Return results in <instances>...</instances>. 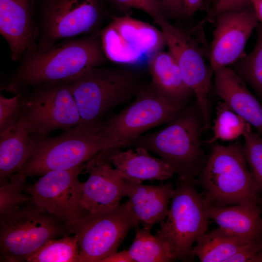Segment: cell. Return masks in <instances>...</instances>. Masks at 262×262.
<instances>
[{"label": "cell", "mask_w": 262, "mask_h": 262, "mask_svg": "<svg viewBox=\"0 0 262 262\" xmlns=\"http://www.w3.org/2000/svg\"><path fill=\"white\" fill-rule=\"evenodd\" d=\"M83 165L67 170L49 171L26 187V194L35 204L67 221L70 229L81 217L83 182L79 181L78 177Z\"/></svg>", "instance_id": "cell-14"}, {"label": "cell", "mask_w": 262, "mask_h": 262, "mask_svg": "<svg viewBox=\"0 0 262 262\" xmlns=\"http://www.w3.org/2000/svg\"><path fill=\"white\" fill-rule=\"evenodd\" d=\"M219 0H206L207 2H208V3L211 2H217Z\"/></svg>", "instance_id": "cell-38"}, {"label": "cell", "mask_w": 262, "mask_h": 262, "mask_svg": "<svg viewBox=\"0 0 262 262\" xmlns=\"http://www.w3.org/2000/svg\"><path fill=\"white\" fill-rule=\"evenodd\" d=\"M217 95L237 114L262 135V103L248 90L246 83L230 67L213 71Z\"/></svg>", "instance_id": "cell-19"}, {"label": "cell", "mask_w": 262, "mask_h": 262, "mask_svg": "<svg viewBox=\"0 0 262 262\" xmlns=\"http://www.w3.org/2000/svg\"><path fill=\"white\" fill-rule=\"evenodd\" d=\"M100 31L28 52L2 89L16 94L43 84L68 83L88 69L100 66L107 60L102 48Z\"/></svg>", "instance_id": "cell-1"}, {"label": "cell", "mask_w": 262, "mask_h": 262, "mask_svg": "<svg viewBox=\"0 0 262 262\" xmlns=\"http://www.w3.org/2000/svg\"><path fill=\"white\" fill-rule=\"evenodd\" d=\"M174 190L170 182L144 185L124 180V191L133 214L143 228L151 229L165 219Z\"/></svg>", "instance_id": "cell-18"}, {"label": "cell", "mask_w": 262, "mask_h": 262, "mask_svg": "<svg viewBox=\"0 0 262 262\" xmlns=\"http://www.w3.org/2000/svg\"><path fill=\"white\" fill-rule=\"evenodd\" d=\"M20 94L19 121L30 134L47 137L56 130H69L81 118L67 83L43 84Z\"/></svg>", "instance_id": "cell-10"}, {"label": "cell", "mask_w": 262, "mask_h": 262, "mask_svg": "<svg viewBox=\"0 0 262 262\" xmlns=\"http://www.w3.org/2000/svg\"><path fill=\"white\" fill-rule=\"evenodd\" d=\"M102 19L98 0H46L42 33L36 49H45L60 40L98 32Z\"/></svg>", "instance_id": "cell-13"}, {"label": "cell", "mask_w": 262, "mask_h": 262, "mask_svg": "<svg viewBox=\"0 0 262 262\" xmlns=\"http://www.w3.org/2000/svg\"><path fill=\"white\" fill-rule=\"evenodd\" d=\"M250 242L218 227L200 236L191 255L193 259L197 257L201 262H227Z\"/></svg>", "instance_id": "cell-24"}, {"label": "cell", "mask_w": 262, "mask_h": 262, "mask_svg": "<svg viewBox=\"0 0 262 262\" xmlns=\"http://www.w3.org/2000/svg\"><path fill=\"white\" fill-rule=\"evenodd\" d=\"M256 29L252 51L229 67L253 88L262 103V26L259 23Z\"/></svg>", "instance_id": "cell-27"}, {"label": "cell", "mask_w": 262, "mask_h": 262, "mask_svg": "<svg viewBox=\"0 0 262 262\" xmlns=\"http://www.w3.org/2000/svg\"><path fill=\"white\" fill-rule=\"evenodd\" d=\"M78 239L73 234L50 240L33 253L27 262H79Z\"/></svg>", "instance_id": "cell-26"}, {"label": "cell", "mask_w": 262, "mask_h": 262, "mask_svg": "<svg viewBox=\"0 0 262 262\" xmlns=\"http://www.w3.org/2000/svg\"><path fill=\"white\" fill-rule=\"evenodd\" d=\"M27 176L22 171L12 175L0 185V213L18 208L32 200L25 192Z\"/></svg>", "instance_id": "cell-29"}, {"label": "cell", "mask_w": 262, "mask_h": 262, "mask_svg": "<svg viewBox=\"0 0 262 262\" xmlns=\"http://www.w3.org/2000/svg\"><path fill=\"white\" fill-rule=\"evenodd\" d=\"M166 16L180 17L185 15L182 0H161Z\"/></svg>", "instance_id": "cell-34"}, {"label": "cell", "mask_w": 262, "mask_h": 262, "mask_svg": "<svg viewBox=\"0 0 262 262\" xmlns=\"http://www.w3.org/2000/svg\"><path fill=\"white\" fill-rule=\"evenodd\" d=\"M203 123L196 102L187 105L161 130L137 138L131 146L142 147L158 155L178 179L193 181L207 158L202 147Z\"/></svg>", "instance_id": "cell-2"}, {"label": "cell", "mask_w": 262, "mask_h": 262, "mask_svg": "<svg viewBox=\"0 0 262 262\" xmlns=\"http://www.w3.org/2000/svg\"><path fill=\"white\" fill-rule=\"evenodd\" d=\"M249 126L243 134L245 156L252 174L258 195L262 192V137Z\"/></svg>", "instance_id": "cell-30"}, {"label": "cell", "mask_w": 262, "mask_h": 262, "mask_svg": "<svg viewBox=\"0 0 262 262\" xmlns=\"http://www.w3.org/2000/svg\"><path fill=\"white\" fill-rule=\"evenodd\" d=\"M193 181L178 179L167 216L155 235L170 246L176 260L190 262L197 239L206 232L209 221L208 203Z\"/></svg>", "instance_id": "cell-9"}, {"label": "cell", "mask_w": 262, "mask_h": 262, "mask_svg": "<svg viewBox=\"0 0 262 262\" xmlns=\"http://www.w3.org/2000/svg\"><path fill=\"white\" fill-rule=\"evenodd\" d=\"M210 45V64L214 70L229 67L246 55V42L259 23L252 7L218 15Z\"/></svg>", "instance_id": "cell-16"}, {"label": "cell", "mask_w": 262, "mask_h": 262, "mask_svg": "<svg viewBox=\"0 0 262 262\" xmlns=\"http://www.w3.org/2000/svg\"><path fill=\"white\" fill-rule=\"evenodd\" d=\"M101 262H134L128 250L115 252L103 259Z\"/></svg>", "instance_id": "cell-35"}, {"label": "cell", "mask_w": 262, "mask_h": 262, "mask_svg": "<svg viewBox=\"0 0 262 262\" xmlns=\"http://www.w3.org/2000/svg\"><path fill=\"white\" fill-rule=\"evenodd\" d=\"M147 64L150 83L156 90L171 101L186 107L194 94L171 53L158 51L148 58Z\"/></svg>", "instance_id": "cell-21"}, {"label": "cell", "mask_w": 262, "mask_h": 262, "mask_svg": "<svg viewBox=\"0 0 262 262\" xmlns=\"http://www.w3.org/2000/svg\"><path fill=\"white\" fill-rule=\"evenodd\" d=\"M33 0H0V33L8 43L13 61L36 49Z\"/></svg>", "instance_id": "cell-17"}, {"label": "cell", "mask_w": 262, "mask_h": 262, "mask_svg": "<svg viewBox=\"0 0 262 262\" xmlns=\"http://www.w3.org/2000/svg\"><path fill=\"white\" fill-rule=\"evenodd\" d=\"M100 123H80L52 137L32 135L31 153L22 171L33 177L83 165L104 149Z\"/></svg>", "instance_id": "cell-6"}, {"label": "cell", "mask_w": 262, "mask_h": 262, "mask_svg": "<svg viewBox=\"0 0 262 262\" xmlns=\"http://www.w3.org/2000/svg\"><path fill=\"white\" fill-rule=\"evenodd\" d=\"M135 236L128 251L134 262H170L176 260L169 245L153 235L151 229L135 228Z\"/></svg>", "instance_id": "cell-25"}, {"label": "cell", "mask_w": 262, "mask_h": 262, "mask_svg": "<svg viewBox=\"0 0 262 262\" xmlns=\"http://www.w3.org/2000/svg\"><path fill=\"white\" fill-rule=\"evenodd\" d=\"M251 6L252 5L249 0H219L199 23L204 25L207 22L213 21L218 15L222 12L242 11Z\"/></svg>", "instance_id": "cell-33"}, {"label": "cell", "mask_w": 262, "mask_h": 262, "mask_svg": "<svg viewBox=\"0 0 262 262\" xmlns=\"http://www.w3.org/2000/svg\"><path fill=\"white\" fill-rule=\"evenodd\" d=\"M100 39L107 60L120 65L138 64L166 46L161 30L128 14L115 17Z\"/></svg>", "instance_id": "cell-12"}, {"label": "cell", "mask_w": 262, "mask_h": 262, "mask_svg": "<svg viewBox=\"0 0 262 262\" xmlns=\"http://www.w3.org/2000/svg\"><path fill=\"white\" fill-rule=\"evenodd\" d=\"M148 83L127 65L92 67L68 83L81 123L98 124L116 107L135 98Z\"/></svg>", "instance_id": "cell-3"}, {"label": "cell", "mask_w": 262, "mask_h": 262, "mask_svg": "<svg viewBox=\"0 0 262 262\" xmlns=\"http://www.w3.org/2000/svg\"><path fill=\"white\" fill-rule=\"evenodd\" d=\"M112 165L107 149L84 164L82 171L89 177L83 183L81 217L106 212L118 205L126 196L124 180Z\"/></svg>", "instance_id": "cell-15"}, {"label": "cell", "mask_w": 262, "mask_h": 262, "mask_svg": "<svg viewBox=\"0 0 262 262\" xmlns=\"http://www.w3.org/2000/svg\"><path fill=\"white\" fill-rule=\"evenodd\" d=\"M120 7L125 8H136L147 14L158 23L167 18L161 0H113Z\"/></svg>", "instance_id": "cell-32"}, {"label": "cell", "mask_w": 262, "mask_h": 262, "mask_svg": "<svg viewBox=\"0 0 262 262\" xmlns=\"http://www.w3.org/2000/svg\"><path fill=\"white\" fill-rule=\"evenodd\" d=\"M185 15L193 16L202 6L203 0H182Z\"/></svg>", "instance_id": "cell-36"}, {"label": "cell", "mask_w": 262, "mask_h": 262, "mask_svg": "<svg viewBox=\"0 0 262 262\" xmlns=\"http://www.w3.org/2000/svg\"><path fill=\"white\" fill-rule=\"evenodd\" d=\"M107 149L112 165L125 180L139 183L144 180L163 182L175 175L166 163L150 155L145 148L137 147L125 151L118 148Z\"/></svg>", "instance_id": "cell-20"}, {"label": "cell", "mask_w": 262, "mask_h": 262, "mask_svg": "<svg viewBox=\"0 0 262 262\" xmlns=\"http://www.w3.org/2000/svg\"><path fill=\"white\" fill-rule=\"evenodd\" d=\"M184 107L162 96L150 82L130 104L100 123L104 149L131 146L144 132L167 124Z\"/></svg>", "instance_id": "cell-8"}, {"label": "cell", "mask_w": 262, "mask_h": 262, "mask_svg": "<svg viewBox=\"0 0 262 262\" xmlns=\"http://www.w3.org/2000/svg\"><path fill=\"white\" fill-rule=\"evenodd\" d=\"M32 135L21 122L0 133V185L22 171L31 151Z\"/></svg>", "instance_id": "cell-23"}, {"label": "cell", "mask_w": 262, "mask_h": 262, "mask_svg": "<svg viewBox=\"0 0 262 262\" xmlns=\"http://www.w3.org/2000/svg\"><path fill=\"white\" fill-rule=\"evenodd\" d=\"M70 234L67 221L32 200L0 213V262H26L48 241Z\"/></svg>", "instance_id": "cell-5"}, {"label": "cell", "mask_w": 262, "mask_h": 262, "mask_svg": "<svg viewBox=\"0 0 262 262\" xmlns=\"http://www.w3.org/2000/svg\"><path fill=\"white\" fill-rule=\"evenodd\" d=\"M216 110V117L213 126V136L208 141V143H213L217 140H235L243 135L246 129L251 125L223 101L218 103Z\"/></svg>", "instance_id": "cell-28"}, {"label": "cell", "mask_w": 262, "mask_h": 262, "mask_svg": "<svg viewBox=\"0 0 262 262\" xmlns=\"http://www.w3.org/2000/svg\"><path fill=\"white\" fill-rule=\"evenodd\" d=\"M207 213L218 227L232 235L251 242L262 238V217L258 203L208 204Z\"/></svg>", "instance_id": "cell-22"}, {"label": "cell", "mask_w": 262, "mask_h": 262, "mask_svg": "<svg viewBox=\"0 0 262 262\" xmlns=\"http://www.w3.org/2000/svg\"><path fill=\"white\" fill-rule=\"evenodd\" d=\"M255 11L256 16L262 26V0H249Z\"/></svg>", "instance_id": "cell-37"}, {"label": "cell", "mask_w": 262, "mask_h": 262, "mask_svg": "<svg viewBox=\"0 0 262 262\" xmlns=\"http://www.w3.org/2000/svg\"><path fill=\"white\" fill-rule=\"evenodd\" d=\"M194 182L203 190L209 205L225 206L261 201L243 145L239 141L227 146H214Z\"/></svg>", "instance_id": "cell-4"}, {"label": "cell", "mask_w": 262, "mask_h": 262, "mask_svg": "<svg viewBox=\"0 0 262 262\" xmlns=\"http://www.w3.org/2000/svg\"><path fill=\"white\" fill-rule=\"evenodd\" d=\"M139 226L129 200L106 212L81 217L71 226L79 246V262H101L117 251L129 232Z\"/></svg>", "instance_id": "cell-11"}, {"label": "cell", "mask_w": 262, "mask_h": 262, "mask_svg": "<svg viewBox=\"0 0 262 262\" xmlns=\"http://www.w3.org/2000/svg\"><path fill=\"white\" fill-rule=\"evenodd\" d=\"M21 110L20 94L7 98L0 95V133L16 125L19 121Z\"/></svg>", "instance_id": "cell-31"}, {"label": "cell", "mask_w": 262, "mask_h": 262, "mask_svg": "<svg viewBox=\"0 0 262 262\" xmlns=\"http://www.w3.org/2000/svg\"><path fill=\"white\" fill-rule=\"evenodd\" d=\"M158 25L184 82L196 98L204 129H208L211 127L208 95L213 71L207 62H210V45L206 39L203 25L198 23L186 31L172 24L168 18Z\"/></svg>", "instance_id": "cell-7"}]
</instances>
